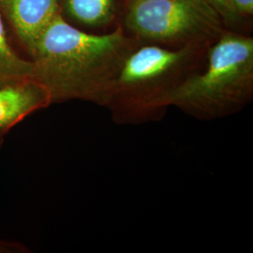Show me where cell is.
Listing matches in <instances>:
<instances>
[{
    "label": "cell",
    "instance_id": "obj_1",
    "mask_svg": "<svg viewBox=\"0 0 253 253\" xmlns=\"http://www.w3.org/2000/svg\"><path fill=\"white\" fill-rule=\"evenodd\" d=\"M138 42L122 27L91 33L73 27L59 13L30 59L32 78L50 93L52 103L83 100L102 107L123 59Z\"/></svg>",
    "mask_w": 253,
    "mask_h": 253
},
{
    "label": "cell",
    "instance_id": "obj_2",
    "mask_svg": "<svg viewBox=\"0 0 253 253\" xmlns=\"http://www.w3.org/2000/svg\"><path fill=\"white\" fill-rule=\"evenodd\" d=\"M210 44L170 48L138 42L123 59L102 107L118 125L162 120L172 92L203 66Z\"/></svg>",
    "mask_w": 253,
    "mask_h": 253
},
{
    "label": "cell",
    "instance_id": "obj_3",
    "mask_svg": "<svg viewBox=\"0 0 253 253\" xmlns=\"http://www.w3.org/2000/svg\"><path fill=\"white\" fill-rule=\"evenodd\" d=\"M253 100V39L224 31L206 59L173 91L168 106L200 120L234 116Z\"/></svg>",
    "mask_w": 253,
    "mask_h": 253
},
{
    "label": "cell",
    "instance_id": "obj_4",
    "mask_svg": "<svg viewBox=\"0 0 253 253\" xmlns=\"http://www.w3.org/2000/svg\"><path fill=\"white\" fill-rule=\"evenodd\" d=\"M126 27L140 43L179 48L212 43L225 29L206 0H153L128 3Z\"/></svg>",
    "mask_w": 253,
    "mask_h": 253
},
{
    "label": "cell",
    "instance_id": "obj_5",
    "mask_svg": "<svg viewBox=\"0 0 253 253\" xmlns=\"http://www.w3.org/2000/svg\"><path fill=\"white\" fill-rule=\"evenodd\" d=\"M0 12L19 50L30 60L41 37L59 14V0H0Z\"/></svg>",
    "mask_w": 253,
    "mask_h": 253
},
{
    "label": "cell",
    "instance_id": "obj_6",
    "mask_svg": "<svg viewBox=\"0 0 253 253\" xmlns=\"http://www.w3.org/2000/svg\"><path fill=\"white\" fill-rule=\"evenodd\" d=\"M52 103L50 93L32 77L0 79V137Z\"/></svg>",
    "mask_w": 253,
    "mask_h": 253
},
{
    "label": "cell",
    "instance_id": "obj_7",
    "mask_svg": "<svg viewBox=\"0 0 253 253\" xmlns=\"http://www.w3.org/2000/svg\"><path fill=\"white\" fill-rule=\"evenodd\" d=\"M118 9V0H59L62 18L84 31L111 26Z\"/></svg>",
    "mask_w": 253,
    "mask_h": 253
},
{
    "label": "cell",
    "instance_id": "obj_8",
    "mask_svg": "<svg viewBox=\"0 0 253 253\" xmlns=\"http://www.w3.org/2000/svg\"><path fill=\"white\" fill-rule=\"evenodd\" d=\"M32 61L18 53L12 44L0 12V79L32 77Z\"/></svg>",
    "mask_w": 253,
    "mask_h": 253
},
{
    "label": "cell",
    "instance_id": "obj_9",
    "mask_svg": "<svg viewBox=\"0 0 253 253\" xmlns=\"http://www.w3.org/2000/svg\"><path fill=\"white\" fill-rule=\"evenodd\" d=\"M230 7L234 20L253 14V0H230Z\"/></svg>",
    "mask_w": 253,
    "mask_h": 253
},
{
    "label": "cell",
    "instance_id": "obj_10",
    "mask_svg": "<svg viewBox=\"0 0 253 253\" xmlns=\"http://www.w3.org/2000/svg\"><path fill=\"white\" fill-rule=\"evenodd\" d=\"M206 1L220 14V16L224 20L225 24L230 21H234L232 11H231V7H230V0H206Z\"/></svg>",
    "mask_w": 253,
    "mask_h": 253
},
{
    "label": "cell",
    "instance_id": "obj_11",
    "mask_svg": "<svg viewBox=\"0 0 253 253\" xmlns=\"http://www.w3.org/2000/svg\"><path fill=\"white\" fill-rule=\"evenodd\" d=\"M30 253V250L22 243L0 239V253Z\"/></svg>",
    "mask_w": 253,
    "mask_h": 253
},
{
    "label": "cell",
    "instance_id": "obj_12",
    "mask_svg": "<svg viewBox=\"0 0 253 253\" xmlns=\"http://www.w3.org/2000/svg\"><path fill=\"white\" fill-rule=\"evenodd\" d=\"M145 1H153V0H127L128 3H132V2H145Z\"/></svg>",
    "mask_w": 253,
    "mask_h": 253
},
{
    "label": "cell",
    "instance_id": "obj_13",
    "mask_svg": "<svg viewBox=\"0 0 253 253\" xmlns=\"http://www.w3.org/2000/svg\"><path fill=\"white\" fill-rule=\"evenodd\" d=\"M4 139H5V138L0 137V149H1V147H2V145H3V143H4Z\"/></svg>",
    "mask_w": 253,
    "mask_h": 253
}]
</instances>
